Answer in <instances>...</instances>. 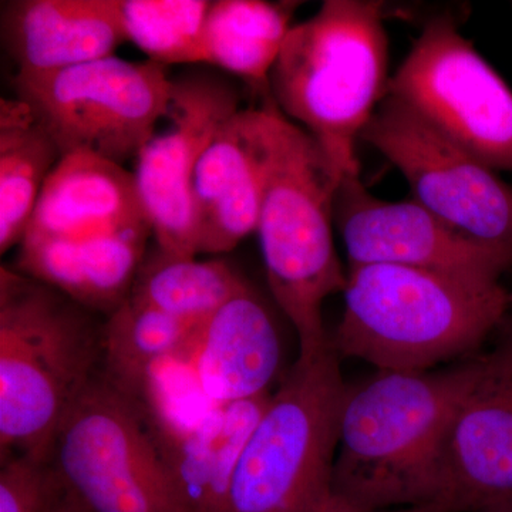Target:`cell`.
Listing matches in <instances>:
<instances>
[{"label":"cell","mask_w":512,"mask_h":512,"mask_svg":"<svg viewBox=\"0 0 512 512\" xmlns=\"http://www.w3.org/2000/svg\"><path fill=\"white\" fill-rule=\"evenodd\" d=\"M476 356L421 372L377 370L369 382L349 387L333 467L343 511L441 508L444 443Z\"/></svg>","instance_id":"cell-1"},{"label":"cell","mask_w":512,"mask_h":512,"mask_svg":"<svg viewBox=\"0 0 512 512\" xmlns=\"http://www.w3.org/2000/svg\"><path fill=\"white\" fill-rule=\"evenodd\" d=\"M333 348L380 372H421L481 352L510 312L503 286L399 265L349 266Z\"/></svg>","instance_id":"cell-2"},{"label":"cell","mask_w":512,"mask_h":512,"mask_svg":"<svg viewBox=\"0 0 512 512\" xmlns=\"http://www.w3.org/2000/svg\"><path fill=\"white\" fill-rule=\"evenodd\" d=\"M94 315L18 269H0V460L52 453L64 417L103 366Z\"/></svg>","instance_id":"cell-3"},{"label":"cell","mask_w":512,"mask_h":512,"mask_svg":"<svg viewBox=\"0 0 512 512\" xmlns=\"http://www.w3.org/2000/svg\"><path fill=\"white\" fill-rule=\"evenodd\" d=\"M387 69L382 3L326 0L286 37L269 96L343 178L360 174L356 143L386 97Z\"/></svg>","instance_id":"cell-4"},{"label":"cell","mask_w":512,"mask_h":512,"mask_svg":"<svg viewBox=\"0 0 512 512\" xmlns=\"http://www.w3.org/2000/svg\"><path fill=\"white\" fill-rule=\"evenodd\" d=\"M340 181L316 141L281 113L255 234L272 298L295 329L301 357L330 345L322 306L348 284L332 229Z\"/></svg>","instance_id":"cell-5"},{"label":"cell","mask_w":512,"mask_h":512,"mask_svg":"<svg viewBox=\"0 0 512 512\" xmlns=\"http://www.w3.org/2000/svg\"><path fill=\"white\" fill-rule=\"evenodd\" d=\"M348 389L332 342L298 356L242 451L224 512H346L333 467Z\"/></svg>","instance_id":"cell-6"},{"label":"cell","mask_w":512,"mask_h":512,"mask_svg":"<svg viewBox=\"0 0 512 512\" xmlns=\"http://www.w3.org/2000/svg\"><path fill=\"white\" fill-rule=\"evenodd\" d=\"M50 458L70 512H185L143 413L101 372L64 417Z\"/></svg>","instance_id":"cell-7"},{"label":"cell","mask_w":512,"mask_h":512,"mask_svg":"<svg viewBox=\"0 0 512 512\" xmlns=\"http://www.w3.org/2000/svg\"><path fill=\"white\" fill-rule=\"evenodd\" d=\"M25 101L62 157L93 154L124 165L137 160L170 106V67L109 56L47 73H16Z\"/></svg>","instance_id":"cell-8"},{"label":"cell","mask_w":512,"mask_h":512,"mask_svg":"<svg viewBox=\"0 0 512 512\" xmlns=\"http://www.w3.org/2000/svg\"><path fill=\"white\" fill-rule=\"evenodd\" d=\"M387 94L488 167L512 171V90L450 16L426 23Z\"/></svg>","instance_id":"cell-9"},{"label":"cell","mask_w":512,"mask_h":512,"mask_svg":"<svg viewBox=\"0 0 512 512\" xmlns=\"http://www.w3.org/2000/svg\"><path fill=\"white\" fill-rule=\"evenodd\" d=\"M362 140L399 168L414 201L485 247L512 258V185L386 94Z\"/></svg>","instance_id":"cell-10"},{"label":"cell","mask_w":512,"mask_h":512,"mask_svg":"<svg viewBox=\"0 0 512 512\" xmlns=\"http://www.w3.org/2000/svg\"><path fill=\"white\" fill-rule=\"evenodd\" d=\"M241 89L214 67L190 66L173 74L165 126L154 133L134 171L154 244L178 256H198L192 184L222 124L238 113Z\"/></svg>","instance_id":"cell-11"},{"label":"cell","mask_w":512,"mask_h":512,"mask_svg":"<svg viewBox=\"0 0 512 512\" xmlns=\"http://www.w3.org/2000/svg\"><path fill=\"white\" fill-rule=\"evenodd\" d=\"M349 266L399 265L500 284L512 258L451 228L417 201H386L369 192L360 174L340 181L335 198Z\"/></svg>","instance_id":"cell-12"},{"label":"cell","mask_w":512,"mask_h":512,"mask_svg":"<svg viewBox=\"0 0 512 512\" xmlns=\"http://www.w3.org/2000/svg\"><path fill=\"white\" fill-rule=\"evenodd\" d=\"M495 338L448 427L444 512L512 510V309Z\"/></svg>","instance_id":"cell-13"},{"label":"cell","mask_w":512,"mask_h":512,"mask_svg":"<svg viewBox=\"0 0 512 512\" xmlns=\"http://www.w3.org/2000/svg\"><path fill=\"white\" fill-rule=\"evenodd\" d=\"M279 119L269 97L261 107L239 110L212 138L192 184L198 255L227 254L255 234Z\"/></svg>","instance_id":"cell-14"},{"label":"cell","mask_w":512,"mask_h":512,"mask_svg":"<svg viewBox=\"0 0 512 512\" xmlns=\"http://www.w3.org/2000/svg\"><path fill=\"white\" fill-rule=\"evenodd\" d=\"M190 359L202 393L215 406L272 394L282 363L281 335L251 285L198 326Z\"/></svg>","instance_id":"cell-15"},{"label":"cell","mask_w":512,"mask_h":512,"mask_svg":"<svg viewBox=\"0 0 512 512\" xmlns=\"http://www.w3.org/2000/svg\"><path fill=\"white\" fill-rule=\"evenodd\" d=\"M150 231L136 177L93 154L60 158L23 238L86 239ZM23 241V239H22Z\"/></svg>","instance_id":"cell-16"},{"label":"cell","mask_w":512,"mask_h":512,"mask_svg":"<svg viewBox=\"0 0 512 512\" xmlns=\"http://www.w3.org/2000/svg\"><path fill=\"white\" fill-rule=\"evenodd\" d=\"M0 35L16 73H47L114 56L127 42L120 0H8Z\"/></svg>","instance_id":"cell-17"},{"label":"cell","mask_w":512,"mask_h":512,"mask_svg":"<svg viewBox=\"0 0 512 512\" xmlns=\"http://www.w3.org/2000/svg\"><path fill=\"white\" fill-rule=\"evenodd\" d=\"M150 237L153 232L133 231L86 239L23 238L13 268L107 318L130 296Z\"/></svg>","instance_id":"cell-18"},{"label":"cell","mask_w":512,"mask_h":512,"mask_svg":"<svg viewBox=\"0 0 512 512\" xmlns=\"http://www.w3.org/2000/svg\"><path fill=\"white\" fill-rule=\"evenodd\" d=\"M269 397L218 404L194 429L156 440L185 512H224L239 458Z\"/></svg>","instance_id":"cell-19"},{"label":"cell","mask_w":512,"mask_h":512,"mask_svg":"<svg viewBox=\"0 0 512 512\" xmlns=\"http://www.w3.org/2000/svg\"><path fill=\"white\" fill-rule=\"evenodd\" d=\"M299 2L214 0L204 30L205 66L269 96V76L293 26Z\"/></svg>","instance_id":"cell-20"},{"label":"cell","mask_w":512,"mask_h":512,"mask_svg":"<svg viewBox=\"0 0 512 512\" xmlns=\"http://www.w3.org/2000/svg\"><path fill=\"white\" fill-rule=\"evenodd\" d=\"M62 154L25 101L0 99V252L19 247Z\"/></svg>","instance_id":"cell-21"},{"label":"cell","mask_w":512,"mask_h":512,"mask_svg":"<svg viewBox=\"0 0 512 512\" xmlns=\"http://www.w3.org/2000/svg\"><path fill=\"white\" fill-rule=\"evenodd\" d=\"M249 282L221 258L168 254L148 247L128 298L198 326L234 298Z\"/></svg>","instance_id":"cell-22"},{"label":"cell","mask_w":512,"mask_h":512,"mask_svg":"<svg viewBox=\"0 0 512 512\" xmlns=\"http://www.w3.org/2000/svg\"><path fill=\"white\" fill-rule=\"evenodd\" d=\"M195 326L128 298L103 325L101 373L134 399L151 367L191 349Z\"/></svg>","instance_id":"cell-23"},{"label":"cell","mask_w":512,"mask_h":512,"mask_svg":"<svg viewBox=\"0 0 512 512\" xmlns=\"http://www.w3.org/2000/svg\"><path fill=\"white\" fill-rule=\"evenodd\" d=\"M210 6L208 0H120L127 42L161 66H201Z\"/></svg>","instance_id":"cell-24"},{"label":"cell","mask_w":512,"mask_h":512,"mask_svg":"<svg viewBox=\"0 0 512 512\" xmlns=\"http://www.w3.org/2000/svg\"><path fill=\"white\" fill-rule=\"evenodd\" d=\"M0 461V512L66 510V490L50 456L18 454Z\"/></svg>","instance_id":"cell-25"},{"label":"cell","mask_w":512,"mask_h":512,"mask_svg":"<svg viewBox=\"0 0 512 512\" xmlns=\"http://www.w3.org/2000/svg\"><path fill=\"white\" fill-rule=\"evenodd\" d=\"M372 512H444L443 508L437 505H429V507H407V508H393V510H382Z\"/></svg>","instance_id":"cell-26"},{"label":"cell","mask_w":512,"mask_h":512,"mask_svg":"<svg viewBox=\"0 0 512 512\" xmlns=\"http://www.w3.org/2000/svg\"><path fill=\"white\" fill-rule=\"evenodd\" d=\"M476 512H512V510H483V511H476Z\"/></svg>","instance_id":"cell-27"},{"label":"cell","mask_w":512,"mask_h":512,"mask_svg":"<svg viewBox=\"0 0 512 512\" xmlns=\"http://www.w3.org/2000/svg\"><path fill=\"white\" fill-rule=\"evenodd\" d=\"M508 305H510V309H512V291L508 292Z\"/></svg>","instance_id":"cell-28"},{"label":"cell","mask_w":512,"mask_h":512,"mask_svg":"<svg viewBox=\"0 0 512 512\" xmlns=\"http://www.w3.org/2000/svg\"><path fill=\"white\" fill-rule=\"evenodd\" d=\"M62 512H70L69 508H66V510H63Z\"/></svg>","instance_id":"cell-29"}]
</instances>
